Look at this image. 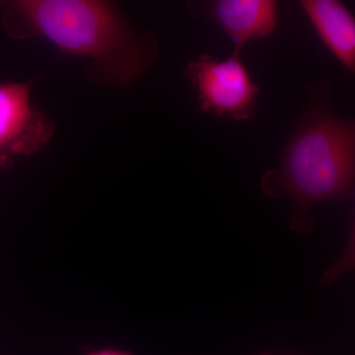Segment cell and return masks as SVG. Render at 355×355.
I'll return each instance as SVG.
<instances>
[{
    "instance_id": "cell-1",
    "label": "cell",
    "mask_w": 355,
    "mask_h": 355,
    "mask_svg": "<svg viewBox=\"0 0 355 355\" xmlns=\"http://www.w3.org/2000/svg\"><path fill=\"white\" fill-rule=\"evenodd\" d=\"M0 22L10 38L43 37L62 55L90 60L87 76L101 85L128 87L148 71L158 55L155 37L135 31L109 1L0 2Z\"/></svg>"
},
{
    "instance_id": "cell-2",
    "label": "cell",
    "mask_w": 355,
    "mask_h": 355,
    "mask_svg": "<svg viewBox=\"0 0 355 355\" xmlns=\"http://www.w3.org/2000/svg\"><path fill=\"white\" fill-rule=\"evenodd\" d=\"M355 186V121L315 102L306 110L282 154L280 165L263 175L268 198H291L302 217L318 203L345 197Z\"/></svg>"
},
{
    "instance_id": "cell-3",
    "label": "cell",
    "mask_w": 355,
    "mask_h": 355,
    "mask_svg": "<svg viewBox=\"0 0 355 355\" xmlns=\"http://www.w3.org/2000/svg\"><path fill=\"white\" fill-rule=\"evenodd\" d=\"M186 76L197 90L200 110L205 113L237 121L256 116L259 87L238 53L225 60L200 55L188 64Z\"/></svg>"
},
{
    "instance_id": "cell-4",
    "label": "cell",
    "mask_w": 355,
    "mask_h": 355,
    "mask_svg": "<svg viewBox=\"0 0 355 355\" xmlns=\"http://www.w3.org/2000/svg\"><path fill=\"white\" fill-rule=\"evenodd\" d=\"M35 79L0 83V164L40 153L53 139L55 125L32 104Z\"/></svg>"
},
{
    "instance_id": "cell-5",
    "label": "cell",
    "mask_w": 355,
    "mask_h": 355,
    "mask_svg": "<svg viewBox=\"0 0 355 355\" xmlns=\"http://www.w3.org/2000/svg\"><path fill=\"white\" fill-rule=\"evenodd\" d=\"M210 13L238 55L248 43L268 38L279 27V4L273 0H217Z\"/></svg>"
},
{
    "instance_id": "cell-6",
    "label": "cell",
    "mask_w": 355,
    "mask_h": 355,
    "mask_svg": "<svg viewBox=\"0 0 355 355\" xmlns=\"http://www.w3.org/2000/svg\"><path fill=\"white\" fill-rule=\"evenodd\" d=\"M300 6L329 50L355 76L354 14L336 0H302Z\"/></svg>"
},
{
    "instance_id": "cell-7",
    "label": "cell",
    "mask_w": 355,
    "mask_h": 355,
    "mask_svg": "<svg viewBox=\"0 0 355 355\" xmlns=\"http://www.w3.org/2000/svg\"><path fill=\"white\" fill-rule=\"evenodd\" d=\"M355 196V186H354ZM355 270V216L354 226L347 247L345 248L342 254L322 275L321 282L323 284H331L340 279L343 275Z\"/></svg>"
},
{
    "instance_id": "cell-8",
    "label": "cell",
    "mask_w": 355,
    "mask_h": 355,
    "mask_svg": "<svg viewBox=\"0 0 355 355\" xmlns=\"http://www.w3.org/2000/svg\"><path fill=\"white\" fill-rule=\"evenodd\" d=\"M83 355H132V352L127 350L103 349H85Z\"/></svg>"
},
{
    "instance_id": "cell-9",
    "label": "cell",
    "mask_w": 355,
    "mask_h": 355,
    "mask_svg": "<svg viewBox=\"0 0 355 355\" xmlns=\"http://www.w3.org/2000/svg\"><path fill=\"white\" fill-rule=\"evenodd\" d=\"M259 355H270V354H259Z\"/></svg>"
}]
</instances>
